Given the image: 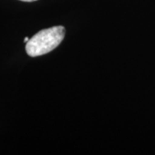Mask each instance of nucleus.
<instances>
[{"label": "nucleus", "mask_w": 155, "mask_h": 155, "mask_svg": "<svg viewBox=\"0 0 155 155\" xmlns=\"http://www.w3.org/2000/svg\"><path fill=\"white\" fill-rule=\"evenodd\" d=\"M23 2H34V1H37V0H21Z\"/></svg>", "instance_id": "f03ea898"}, {"label": "nucleus", "mask_w": 155, "mask_h": 155, "mask_svg": "<svg viewBox=\"0 0 155 155\" xmlns=\"http://www.w3.org/2000/svg\"><path fill=\"white\" fill-rule=\"evenodd\" d=\"M65 33L63 26H54L39 31L26 43L28 55L36 57L51 52L61 44L65 37Z\"/></svg>", "instance_id": "f257e3e1"}, {"label": "nucleus", "mask_w": 155, "mask_h": 155, "mask_svg": "<svg viewBox=\"0 0 155 155\" xmlns=\"http://www.w3.org/2000/svg\"><path fill=\"white\" fill-rule=\"evenodd\" d=\"M28 40H29L28 37H25V38H24V42H25V43H27V42L28 41Z\"/></svg>", "instance_id": "7ed1b4c3"}]
</instances>
